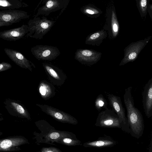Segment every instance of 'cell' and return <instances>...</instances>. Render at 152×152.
I'll return each instance as SVG.
<instances>
[{
    "label": "cell",
    "mask_w": 152,
    "mask_h": 152,
    "mask_svg": "<svg viewBox=\"0 0 152 152\" xmlns=\"http://www.w3.org/2000/svg\"><path fill=\"white\" fill-rule=\"evenodd\" d=\"M137 6L142 19H145L147 13L149 0H136Z\"/></svg>",
    "instance_id": "obj_22"
},
{
    "label": "cell",
    "mask_w": 152,
    "mask_h": 152,
    "mask_svg": "<svg viewBox=\"0 0 152 152\" xmlns=\"http://www.w3.org/2000/svg\"><path fill=\"white\" fill-rule=\"evenodd\" d=\"M95 106L98 111L102 109H107V102L102 94L99 95L96 97L94 102Z\"/></svg>",
    "instance_id": "obj_23"
},
{
    "label": "cell",
    "mask_w": 152,
    "mask_h": 152,
    "mask_svg": "<svg viewBox=\"0 0 152 152\" xmlns=\"http://www.w3.org/2000/svg\"><path fill=\"white\" fill-rule=\"evenodd\" d=\"M108 142H105L102 141H99L95 142H90L88 143L87 145H89L91 146H102L104 145H107Z\"/></svg>",
    "instance_id": "obj_28"
},
{
    "label": "cell",
    "mask_w": 152,
    "mask_h": 152,
    "mask_svg": "<svg viewBox=\"0 0 152 152\" xmlns=\"http://www.w3.org/2000/svg\"><path fill=\"white\" fill-rule=\"evenodd\" d=\"M55 21L47 19L44 16L41 18L34 16L28 23V32L27 37L41 39L50 30Z\"/></svg>",
    "instance_id": "obj_2"
},
{
    "label": "cell",
    "mask_w": 152,
    "mask_h": 152,
    "mask_svg": "<svg viewBox=\"0 0 152 152\" xmlns=\"http://www.w3.org/2000/svg\"><path fill=\"white\" fill-rule=\"evenodd\" d=\"M12 25V24L0 21V27L4 26H8Z\"/></svg>",
    "instance_id": "obj_30"
},
{
    "label": "cell",
    "mask_w": 152,
    "mask_h": 152,
    "mask_svg": "<svg viewBox=\"0 0 152 152\" xmlns=\"http://www.w3.org/2000/svg\"><path fill=\"white\" fill-rule=\"evenodd\" d=\"M47 82H41L39 87V90L41 96L45 99H47L53 95L54 90Z\"/></svg>",
    "instance_id": "obj_21"
},
{
    "label": "cell",
    "mask_w": 152,
    "mask_h": 152,
    "mask_svg": "<svg viewBox=\"0 0 152 152\" xmlns=\"http://www.w3.org/2000/svg\"><path fill=\"white\" fill-rule=\"evenodd\" d=\"M37 152H62L59 149L54 147L43 148L40 151Z\"/></svg>",
    "instance_id": "obj_27"
},
{
    "label": "cell",
    "mask_w": 152,
    "mask_h": 152,
    "mask_svg": "<svg viewBox=\"0 0 152 152\" xmlns=\"http://www.w3.org/2000/svg\"><path fill=\"white\" fill-rule=\"evenodd\" d=\"M26 12L18 10H10L0 11V21L12 24L29 18Z\"/></svg>",
    "instance_id": "obj_11"
},
{
    "label": "cell",
    "mask_w": 152,
    "mask_h": 152,
    "mask_svg": "<svg viewBox=\"0 0 152 152\" xmlns=\"http://www.w3.org/2000/svg\"><path fill=\"white\" fill-rule=\"evenodd\" d=\"M28 6L21 0H0L1 10H17Z\"/></svg>",
    "instance_id": "obj_19"
},
{
    "label": "cell",
    "mask_w": 152,
    "mask_h": 152,
    "mask_svg": "<svg viewBox=\"0 0 152 152\" xmlns=\"http://www.w3.org/2000/svg\"><path fill=\"white\" fill-rule=\"evenodd\" d=\"M53 142L57 143H60L64 145L69 146H74L78 144L79 141L78 140H76L67 137H63Z\"/></svg>",
    "instance_id": "obj_24"
},
{
    "label": "cell",
    "mask_w": 152,
    "mask_h": 152,
    "mask_svg": "<svg viewBox=\"0 0 152 152\" xmlns=\"http://www.w3.org/2000/svg\"><path fill=\"white\" fill-rule=\"evenodd\" d=\"M29 143L24 137L17 135L9 137L0 139V151L11 152L19 151L21 149V145Z\"/></svg>",
    "instance_id": "obj_7"
},
{
    "label": "cell",
    "mask_w": 152,
    "mask_h": 152,
    "mask_svg": "<svg viewBox=\"0 0 152 152\" xmlns=\"http://www.w3.org/2000/svg\"><path fill=\"white\" fill-rule=\"evenodd\" d=\"M28 25L0 32V38L9 41H15L23 38L28 32Z\"/></svg>",
    "instance_id": "obj_15"
},
{
    "label": "cell",
    "mask_w": 152,
    "mask_h": 152,
    "mask_svg": "<svg viewBox=\"0 0 152 152\" xmlns=\"http://www.w3.org/2000/svg\"><path fill=\"white\" fill-rule=\"evenodd\" d=\"M142 96L145 114L147 118H150L152 115V77L145 85Z\"/></svg>",
    "instance_id": "obj_16"
},
{
    "label": "cell",
    "mask_w": 152,
    "mask_h": 152,
    "mask_svg": "<svg viewBox=\"0 0 152 152\" xmlns=\"http://www.w3.org/2000/svg\"><path fill=\"white\" fill-rule=\"evenodd\" d=\"M80 11L83 14L92 18H96L103 13L99 8L92 4H88L83 6Z\"/></svg>",
    "instance_id": "obj_20"
},
{
    "label": "cell",
    "mask_w": 152,
    "mask_h": 152,
    "mask_svg": "<svg viewBox=\"0 0 152 152\" xmlns=\"http://www.w3.org/2000/svg\"><path fill=\"white\" fill-rule=\"evenodd\" d=\"M107 36V31L103 29L92 33L86 37L85 44L93 46H99L102 43L103 40Z\"/></svg>",
    "instance_id": "obj_17"
},
{
    "label": "cell",
    "mask_w": 152,
    "mask_h": 152,
    "mask_svg": "<svg viewBox=\"0 0 152 152\" xmlns=\"http://www.w3.org/2000/svg\"><path fill=\"white\" fill-rule=\"evenodd\" d=\"M106 20L103 29L108 32V38L114 39L117 37L119 31V23L114 5L112 4L107 7L105 15Z\"/></svg>",
    "instance_id": "obj_3"
},
{
    "label": "cell",
    "mask_w": 152,
    "mask_h": 152,
    "mask_svg": "<svg viewBox=\"0 0 152 152\" xmlns=\"http://www.w3.org/2000/svg\"><path fill=\"white\" fill-rule=\"evenodd\" d=\"M2 114L0 113V115H2ZM3 120V118H0V121H1Z\"/></svg>",
    "instance_id": "obj_31"
},
{
    "label": "cell",
    "mask_w": 152,
    "mask_h": 152,
    "mask_svg": "<svg viewBox=\"0 0 152 152\" xmlns=\"http://www.w3.org/2000/svg\"><path fill=\"white\" fill-rule=\"evenodd\" d=\"M31 51L38 60L52 61L56 59L60 54L57 48L48 45H36L31 48Z\"/></svg>",
    "instance_id": "obj_5"
},
{
    "label": "cell",
    "mask_w": 152,
    "mask_h": 152,
    "mask_svg": "<svg viewBox=\"0 0 152 152\" xmlns=\"http://www.w3.org/2000/svg\"><path fill=\"white\" fill-rule=\"evenodd\" d=\"M152 37L149 36L136 42H133L124 49V55L119 64V66L124 65L127 63L133 62L137 58L139 54Z\"/></svg>",
    "instance_id": "obj_4"
},
{
    "label": "cell",
    "mask_w": 152,
    "mask_h": 152,
    "mask_svg": "<svg viewBox=\"0 0 152 152\" xmlns=\"http://www.w3.org/2000/svg\"><path fill=\"white\" fill-rule=\"evenodd\" d=\"M12 67L10 64L7 62H2L0 63V72L8 70Z\"/></svg>",
    "instance_id": "obj_26"
},
{
    "label": "cell",
    "mask_w": 152,
    "mask_h": 152,
    "mask_svg": "<svg viewBox=\"0 0 152 152\" xmlns=\"http://www.w3.org/2000/svg\"><path fill=\"white\" fill-rule=\"evenodd\" d=\"M102 53L94 50L79 49L75 53V58L82 64L91 66L101 59Z\"/></svg>",
    "instance_id": "obj_8"
},
{
    "label": "cell",
    "mask_w": 152,
    "mask_h": 152,
    "mask_svg": "<svg viewBox=\"0 0 152 152\" xmlns=\"http://www.w3.org/2000/svg\"><path fill=\"white\" fill-rule=\"evenodd\" d=\"M96 124L102 126L118 127L121 123L114 111L107 108L99 113Z\"/></svg>",
    "instance_id": "obj_10"
},
{
    "label": "cell",
    "mask_w": 152,
    "mask_h": 152,
    "mask_svg": "<svg viewBox=\"0 0 152 152\" xmlns=\"http://www.w3.org/2000/svg\"><path fill=\"white\" fill-rule=\"evenodd\" d=\"M5 53L9 58L17 65L23 69H28L32 71L31 66H35L20 52L15 50L5 48Z\"/></svg>",
    "instance_id": "obj_12"
},
{
    "label": "cell",
    "mask_w": 152,
    "mask_h": 152,
    "mask_svg": "<svg viewBox=\"0 0 152 152\" xmlns=\"http://www.w3.org/2000/svg\"><path fill=\"white\" fill-rule=\"evenodd\" d=\"M44 1V4L38 9L34 16L48 15L50 13L62 9L63 11L67 7L69 0H49Z\"/></svg>",
    "instance_id": "obj_9"
},
{
    "label": "cell",
    "mask_w": 152,
    "mask_h": 152,
    "mask_svg": "<svg viewBox=\"0 0 152 152\" xmlns=\"http://www.w3.org/2000/svg\"><path fill=\"white\" fill-rule=\"evenodd\" d=\"M69 136L67 134L63 133H61L57 132H54L51 133L47 136L46 138L49 140H53V141L59 139L67 137Z\"/></svg>",
    "instance_id": "obj_25"
},
{
    "label": "cell",
    "mask_w": 152,
    "mask_h": 152,
    "mask_svg": "<svg viewBox=\"0 0 152 152\" xmlns=\"http://www.w3.org/2000/svg\"><path fill=\"white\" fill-rule=\"evenodd\" d=\"M4 104L6 105V108L10 114L19 118L31 119L29 113L21 104L11 99L6 101Z\"/></svg>",
    "instance_id": "obj_13"
},
{
    "label": "cell",
    "mask_w": 152,
    "mask_h": 152,
    "mask_svg": "<svg viewBox=\"0 0 152 152\" xmlns=\"http://www.w3.org/2000/svg\"><path fill=\"white\" fill-rule=\"evenodd\" d=\"M147 12L150 16L151 19H152V4H149L147 7Z\"/></svg>",
    "instance_id": "obj_29"
},
{
    "label": "cell",
    "mask_w": 152,
    "mask_h": 152,
    "mask_svg": "<svg viewBox=\"0 0 152 152\" xmlns=\"http://www.w3.org/2000/svg\"><path fill=\"white\" fill-rule=\"evenodd\" d=\"M36 105L39 107L42 111L56 121L74 125L77 123V121L75 118L63 111L47 105L37 104Z\"/></svg>",
    "instance_id": "obj_6"
},
{
    "label": "cell",
    "mask_w": 152,
    "mask_h": 152,
    "mask_svg": "<svg viewBox=\"0 0 152 152\" xmlns=\"http://www.w3.org/2000/svg\"><path fill=\"white\" fill-rule=\"evenodd\" d=\"M42 66L48 74L51 79L56 82H63L65 79V77L61 70L56 66L48 63H43Z\"/></svg>",
    "instance_id": "obj_18"
},
{
    "label": "cell",
    "mask_w": 152,
    "mask_h": 152,
    "mask_svg": "<svg viewBox=\"0 0 152 152\" xmlns=\"http://www.w3.org/2000/svg\"><path fill=\"white\" fill-rule=\"evenodd\" d=\"M107 96L110 106L118 116L121 123L126 124L128 121L120 97L110 94H107Z\"/></svg>",
    "instance_id": "obj_14"
},
{
    "label": "cell",
    "mask_w": 152,
    "mask_h": 152,
    "mask_svg": "<svg viewBox=\"0 0 152 152\" xmlns=\"http://www.w3.org/2000/svg\"><path fill=\"white\" fill-rule=\"evenodd\" d=\"M132 87L130 86L125 89L123 99L127 110V118L131 128L136 133H139L143 127V118L139 110L134 105L132 94Z\"/></svg>",
    "instance_id": "obj_1"
},
{
    "label": "cell",
    "mask_w": 152,
    "mask_h": 152,
    "mask_svg": "<svg viewBox=\"0 0 152 152\" xmlns=\"http://www.w3.org/2000/svg\"><path fill=\"white\" fill-rule=\"evenodd\" d=\"M3 134V133L2 132L0 131V136H1Z\"/></svg>",
    "instance_id": "obj_32"
}]
</instances>
